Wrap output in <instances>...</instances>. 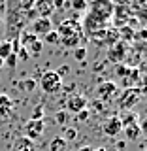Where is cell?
<instances>
[{"mask_svg": "<svg viewBox=\"0 0 147 151\" xmlns=\"http://www.w3.org/2000/svg\"><path fill=\"white\" fill-rule=\"evenodd\" d=\"M44 106H42V104H38V106L34 108V111H32V117L30 119H44Z\"/></svg>", "mask_w": 147, "mask_h": 151, "instance_id": "obj_24", "label": "cell"}, {"mask_svg": "<svg viewBox=\"0 0 147 151\" xmlns=\"http://www.w3.org/2000/svg\"><path fill=\"white\" fill-rule=\"evenodd\" d=\"M102 130H104V134H106V136H111V138H113V136H117L123 130V119H121V117H117V115L108 117V119L104 121Z\"/></svg>", "mask_w": 147, "mask_h": 151, "instance_id": "obj_10", "label": "cell"}, {"mask_svg": "<svg viewBox=\"0 0 147 151\" xmlns=\"http://www.w3.org/2000/svg\"><path fill=\"white\" fill-rule=\"evenodd\" d=\"M13 53V47L9 40H0V59H6Z\"/></svg>", "mask_w": 147, "mask_h": 151, "instance_id": "obj_16", "label": "cell"}, {"mask_svg": "<svg viewBox=\"0 0 147 151\" xmlns=\"http://www.w3.org/2000/svg\"><path fill=\"white\" fill-rule=\"evenodd\" d=\"M15 55H17V59H21V60H28V59H30V55H28L23 47H19V51H17Z\"/></svg>", "mask_w": 147, "mask_h": 151, "instance_id": "obj_26", "label": "cell"}, {"mask_svg": "<svg viewBox=\"0 0 147 151\" xmlns=\"http://www.w3.org/2000/svg\"><path fill=\"white\" fill-rule=\"evenodd\" d=\"M138 127H140V132H141V134L147 136V117H143V119L138 123Z\"/></svg>", "mask_w": 147, "mask_h": 151, "instance_id": "obj_27", "label": "cell"}, {"mask_svg": "<svg viewBox=\"0 0 147 151\" xmlns=\"http://www.w3.org/2000/svg\"><path fill=\"white\" fill-rule=\"evenodd\" d=\"M2 66H4V59H0V68H2Z\"/></svg>", "mask_w": 147, "mask_h": 151, "instance_id": "obj_34", "label": "cell"}, {"mask_svg": "<svg viewBox=\"0 0 147 151\" xmlns=\"http://www.w3.org/2000/svg\"><path fill=\"white\" fill-rule=\"evenodd\" d=\"M75 117H77V121H81V123H83V121H87V119H89V110H83V111H79Z\"/></svg>", "mask_w": 147, "mask_h": 151, "instance_id": "obj_28", "label": "cell"}, {"mask_svg": "<svg viewBox=\"0 0 147 151\" xmlns=\"http://www.w3.org/2000/svg\"><path fill=\"white\" fill-rule=\"evenodd\" d=\"M55 119H57V123H59V125H64V123L68 121V111H66V110H60V111H57Z\"/></svg>", "mask_w": 147, "mask_h": 151, "instance_id": "obj_23", "label": "cell"}, {"mask_svg": "<svg viewBox=\"0 0 147 151\" xmlns=\"http://www.w3.org/2000/svg\"><path fill=\"white\" fill-rule=\"evenodd\" d=\"M126 55V45L125 42H117L115 45H111L110 49V60H115V63H123Z\"/></svg>", "mask_w": 147, "mask_h": 151, "instance_id": "obj_12", "label": "cell"}, {"mask_svg": "<svg viewBox=\"0 0 147 151\" xmlns=\"http://www.w3.org/2000/svg\"><path fill=\"white\" fill-rule=\"evenodd\" d=\"M40 87L44 89V93H49V94L59 93L60 87H62V78H60L55 70H47L40 78Z\"/></svg>", "mask_w": 147, "mask_h": 151, "instance_id": "obj_4", "label": "cell"}, {"mask_svg": "<svg viewBox=\"0 0 147 151\" xmlns=\"http://www.w3.org/2000/svg\"><path fill=\"white\" fill-rule=\"evenodd\" d=\"M74 59L79 60V63H83V60L87 59V47H85V45L75 47V49H74Z\"/></svg>", "mask_w": 147, "mask_h": 151, "instance_id": "obj_19", "label": "cell"}, {"mask_svg": "<svg viewBox=\"0 0 147 151\" xmlns=\"http://www.w3.org/2000/svg\"><path fill=\"white\" fill-rule=\"evenodd\" d=\"M36 85H38V81H36L34 78H27V79H23L21 89H23V91H27V93H30V91H34V89H36Z\"/></svg>", "mask_w": 147, "mask_h": 151, "instance_id": "obj_18", "label": "cell"}, {"mask_svg": "<svg viewBox=\"0 0 147 151\" xmlns=\"http://www.w3.org/2000/svg\"><path fill=\"white\" fill-rule=\"evenodd\" d=\"M79 151H91V147H81Z\"/></svg>", "mask_w": 147, "mask_h": 151, "instance_id": "obj_33", "label": "cell"}, {"mask_svg": "<svg viewBox=\"0 0 147 151\" xmlns=\"http://www.w3.org/2000/svg\"><path fill=\"white\" fill-rule=\"evenodd\" d=\"M113 13H115V4L113 0H89L87 6V15H91L96 21L110 23L113 21Z\"/></svg>", "mask_w": 147, "mask_h": 151, "instance_id": "obj_2", "label": "cell"}, {"mask_svg": "<svg viewBox=\"0 0 147 151\" xmlns=\"http://www.w3.org/2000/svg\"><path fill=\"white\" fill-rule=\"evenodd\" d=\"M49 147H51V151H64L66 142H64L62 136H57V138H53V142L49 144Z\"/></svg>", "mask_w": 147, "mask_h": 151, "instance_id": "obj_17", "label": "cell"}, {"mask_svg": "<svg viewBox=\"0 0 147 151\" xmlns=\"http://www.w3.org/2000/svg\"><path fill=\"white\" fill-rule=\"evenodd\" d=\"M143 2H145V4H147V0H143Z\"/></svg>", "mask_w": 147, "mask_h": 151, "instance_id": "obj_35", "label": "cell"}, {"mask_svg": "<svg viewBox=\"0 0 147 151\" xmlns=\"http://www.w3.org/2000/svg\"><path fill=\"white\" fill-rule=\"evenodd\" d=\"M145 149H147V145H145Z\"/></svg>", "mask_w": 147, "mask_h": 151, "instance_id": "obj_36", "label": "cell"}, {"mask_svg": "<svg viewBox=\"0 0 147 151\" xmlns=\"http://www.w3.org/2000/svg\"><path fill=\"white\" fill-rule=\"evenodd\" d=\"M34 9H36L38 17H49L55 12V4H53V0H36Z\"/></svg>", "mask_w": 147, "mask_h": 151, "instance_id": "obj_11", "label": "cell"}, {"mask_svg": "<svg viewBox=\"0 0 147 151\" xmlns=\"http://www.w3.org/2000/svg\"><path fill=\"white\" fill-rule=\"evenodd\" d=\"M11 106V98L8 96V94H0V110H8V108Z\"/></svg>", "mask_w": 147, "mask_h": 151, "instance_id": "obj_22", "label": "cell"}, {"mask_svg": "<svg viewBox=\"0 0 147 151\" xmlns=\"http://www.w3.org/2000/svg\"><path fill=\"white\" fill-rule=\"evenodd\" d=\"M2 25H4V19H2V15H0V28H2Z\"/></svg>", "mask_w": 147, "mask_h": 151, "instance_id": "obj_32", "label": "cell"}, {"mask_svg": "<svg viewBox=\"0 0 147 151\" xmlns=\"http://www.w3.org/2000/svg\"><path fill=\"white\" fill-rule=\"evenodd\" d=\"M121 132H125L126 140H130V142H136V140H138L140 136H141L138 123H130V125H125V127H123V130H121Z\"/></svg>", "mask_w": 147, "mask_h": 151, "instance_id": "obj_14", "label": "cell"}, {"mask_svg": "<svg viewBox=\"0 0 147 151\" xmlns=\"http://www.w3.org/2000/svg\"><path fill=\"white\" fill-rule=\"evenodd\" d=\"M11 151H36V147H34V142L28 140L27 136H19V138L13 142Z\"/></svg>", "mask_w": 147, "mask_h": 151, "instance_id": "obj_13", "label": "cell"}, {"mask_svg": "<svg viewBox=\"0 0 147 151\" xmlns=\"http://www.w3.org/2000/svg\"><path fill=\"white\" fill-rule=\"evenodd\" d=\"M94 93H96V96L104 102L113 100V98L117 96V85L113 81H102V83H98V87H96Z\"/></svg>", "mask_w": 147, "mask_h": 151, "instance_id": "obj_8", "label": "cell"}, {"mask_svg": "<svg viewBox=\"0 0 147 151\" xmlns=\"http://www.w3.org/2000/svg\"><path fill=\"white\" fill-rule=\"evenodd\" d=\"M19 0H6V8H9V6H13V4H17Z\"/></svg>", "mask_w": 147, "mask_h": 151, "instance_id": "obj_30", "label": "cell"}, {"mask_svg": "<svg viewBox=\"0 0 147 151\" xmlns=\"http://www.w3.org/2000/svg\"><path fill=\"white\" fill-rule=\"evenodd\" d=\"M19 45H21L30 57L40 55L42 49H44V42H42V38H38L36 34H32L30 30H23L21 34H19Z\"/></svg>", "mask_w": 147, "mask_h": 151, "instance_id": "obj_3", "label": "cell"}, {"mask_svg": "<svg viewBox=\"0 0 147 151\" xmlns=\"http://www.w3.org/2000/svg\"><path fill=\"white\" fill-rule=\"evenodd\" d=\"M42 42H47V44H59V34H57V30H51L49 34H45Z\"/></svg>", "mask_w": 147, "mask_h": 151, "instance_id": "obj_21", "label": "cell"}, {"mask_svg": "<svg viewBox=\"0 0 147 151\" xmlns=\"http://www.w3.org/2000/svg\"><path fill=\"white\" fill-rule=\"evenodd\" d=\"M17 60H19V59H17V55H15V53H11L9 57H6V59H4V64H8L9 68H15Z\"/></svg>", "mask_w": 147, "mask_h": 151, "instance_id": "obj_25", "label": "cell"}, {"mask_svg": "<svg viewBox=\"0 0 147 151\" xmlns=\"http://www.w3.org/2000/svg\"><path fill=\"white\" fill-rule=\"evenodd\" d=\"M64 110L66 111H70V113H75L77 115L79 111H83V110H87V98L83 96V94H72V96H68L66 98V106H64Z\"/></svg>", "mask_w": 147, "mask_h": 151, "instance_id": "obj_7", "label": "cell"}, {"mask_svg": "<svg viewBox=\"0 0 147 151\" xmlns=\"http://www.w3.org/2000/svg\"><path fill=\"white\" fill-rule=\"evenodd\" d=\"M62 138H64V142H66V144H68V142H74L75 138H77V130H75L74 127H68V129L64 130Z\"/></svg>", "mask_w": 147, "mask_h": 151, "instance_id": "obj_20", "label": "cell"}, {"mask_svg": "<svg viewBox=\"0 0 147 151\" xmlns=\"http://www.w3.org/2000/svg\"><path fill=\"white\" fill-rule=\"evenodd\" d=\"M55 72H57V74H59V76H60V78H62V76H64V74H68V72H70V68H68V66H66V64H64V66H60V68H59V70H55Z\"/></svg>", "mask_w": 147, "mask_h": 151, "instance_id": "obj_29", "label": "cell"}, {"mask_svg": "<svg viewBox=\"0 0 147 151\" xmlns=\"http://www.w3.org/2000/svg\"><path fill=\"white\" fill-rule=\"evenodd\" d=\"M30 25H32L30 32L36 34L38 38H44L45 34H49V32L53 30V21H51V17H36Z\"/></svg>", "mask_w": 147, "mask_h": 151, "instance_id": "obj_5", "label": "cell"}, {"mask_svg": "<svg viewBox=\"0 0 147 151\" xmlns=\"http://www.w3.org/2000/svg\"><path fill=\"white\" fill-rule=\"evenodd\" d=\"M91 151H108V149H104V147H96V149H91Z\"/></svg>", "mask_w": 147, "mask_h": 151, "instance_id": "obj_31", "label": "cell"}, {"mask_svg": "<svg viewBox=\"0 0 147 151\" xmlns=\"http://www.w3.org/2000/svg\"><path fill=\"white\" fill-rule=\"evenodd\" d=\"M57 34H59V44L64 47H75L81 45V42H85V32L81 27V21L77 19H66L59 25L57 28Z\"/></svg>", "mask_w": 147, "mask_h": 151, "instance_id": "obj_1", "label": "cell"}, {"mask_svg": "<svg viewBox=\"0 0 147 151\" xmlns=\"http://www.w3.org/2000/svg\"><path fill=\"white\" fill-rule=\"evenodd\" d=\"M87 6H89V0H70V8L74 9L75 15H79L81 12H87Z\"/></svg>", "mask_w": 147, "mask_h": 151, "instance_id": "obj_15", "label": "cell"}, {"mask_svg": "<svg viewBox=\"0 0 147 151\" xmlns=\"http://www.w3.org/2000/svg\"><path fill=\"white\" fill-rule=\"evenodd\" d=\"M45 130V121L44 119H28L25 125V136L28 140L34 142L36 138H40Z\"/></svg>", "mask_w": 147, "mask_h": 151, "instance_id": "obj_6", "label": "cell"}, {"mask_svg": "<svg viewBox=\"0 0 147 151\" xmlns=\"http://www.w3.org/2000/svg\"><path fill=\"white\" fill-rule=\"evenodd\" d=\"M138 100H140V91H138V89H134V87L123 91L119 96H117V102H119L121 108H132Z\"/></svg>", "mask_w": 147, "mask_h": 151, "instance_id": "obj_9", "label": "cell"}]
</instances>
